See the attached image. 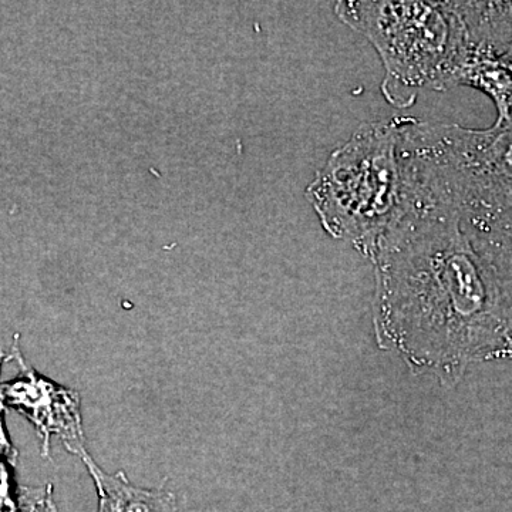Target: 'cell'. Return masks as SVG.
I'll return each instance as SVG.
<instances>
[{
  "label": "cell",
  "instance_id": "1",
  "mask_svg": "<svg viewBox=\"0 0 512 512\" xmlns=\"http://www.w3.org/2000/svg\"><path fill=\"white\" fill-rule=\"evenodd\" d=\"M367 258L375 266L377 345L413 372L456 387L512 335L494 272L446 205L410 188L406 211Z\"/></svg>",
  "mask_w": 512,
  "mask_h": 512
},
{
  "label": "cell",
  "instance_id": "2",
  "mask_svg": "<svg viewBox=\"0 0 512 512\" xmlns=\"http://www.w3.org/2000/svg\"><path fill=\"white\" fill-rule=\"evenodd\" d=\"M410 117L363 123L308 185L323 229L369 256L409 204L402 138Z\"/></svg>",
  "mask_w": 512,
  "mask_h": 512
},
{
  "label": "cell",
  "instance_id": "3",
  "mask_svg": "<svg viewBox=\"0 0 512 512\" xmlns=\"http://www.w3.org/2000/svg\"><path fill=\"white\" fill-rule=\"evenodd\" d=\"M402 150L413 191L461 221L512 210V119L477 130L410 117Z\"/></svg>",
  "mask_w": 512,
  "mask_h": 512
},
{
  "label": "cell",
  "instance_id": "4",
  "mask_svg": "<svg viewBox=\"0 0 512 512\" xmlns=\"http://www.w3.org/2000/svg\"><path fill=\"white\" fill-rule=\"evenodd\" d=\"M340 22L379 53L386 84L453 89L471 60L466 23L457 2H338Z\"/></svg>",
  "mask_w": 512,
  "mask_h": 512
},
{
  "label": "cell",
  "instance_id": "5",
  "mask_svg": "<svg viewBox=\"0 0 512 512\" xmlns=\"http://www.w3.org/2000/svg\"><path fill=\"white\" fill-rule=\"evenodd\" d=\"M10 357L18 365L19 375L0 384V399L33 424L42 441L43 457L49 456L52 437H56L74 456L83 458L89 454L79 393L40 376L26 363L18 348V340Z\"/></svg>",
  "mask_w": 512,
  "mask_h": 512
},
{
  "label": "cell",
  "instance_id": "6",
  "mask_svg": "<svg viewBox=\"0 0 512 512\" xmlns=\"http://www.w3.org/2000/svg\"><path fill=\"white\" fill-rule=\"evenodd\" d=\"M99 495L97 512H180L178 498L165 488H144L131 483L124 471L106 473L90 454L82 458Z\"/></svg>",
  "mask_w": 512,
  "mask_h": 512
},
{
  "label": "cell",
  "instance_id": "7",
  "mask_svg": "<svg viewBox=\"0 0 512 512\" xmlns=\"http://www.w3.org/2000/svg\"><path fill=\"white\" fill-rule=\"evenodd\" d=\"M461 224L494 272L512 318V210Z\"/></svg>",
  "mask_w": 512,
  "mask_h": 512
},
{
  "label": "cell",
  "instance_id": "8",
  "mask_svg": "<svg viewBox=\"0 0 512 512\" xmlns=\"http://www.w3.org/2000/svg\"><path fill=\"white\" fill-rule=\"evenodd\" d=\"M508 55H512V2H505L504 53L501 57Z\"/></svg>",
  "mask_w": 512,
  "mask_h": 512
},
{
  "label": "cell",
  "instance_id": "9",
  "mask_svg": "<svg viewBox=\"0 0 512 512\" xmlns=\"http://www.w3.org/2000/svg\"><path fill=\"white\" fill-rule=\"evenodd\" d=\"M500 360H512V335L505 339L500 348L485 357L484 362H500Z\"/></svg>",
  "mask_w": 512,
  "mask_h": 512
},
{
  "label": "cell",
  "instance_id": "10",
  "mask_svg": "<svg viewBox=\"0 0 512 512\" xmlns=\"http://www.w3.org/2000/svg\"><path fill=\"white\" fill-rule=\"evenodd\" d=\"M49 512H59V511H57V507H56L55 501H53L52 505H50Z\"/></svg>",
  "mask_w": 512,
  "mask_h": 512
},
{
  "label": "cell",
  "instance_id": "11",
  "mask_svg": "<svg viewBox=\"0 0 512 512\" xmlns=\"http://www.w3.org/2000/svg\"><path fill=\"white\" fill-rule=\"evenodd\" d=\"M192 512H194V511H192Z\"/></svg>",
  "mask_w": 512,
  "mask_h": 512
}]
</instances>
